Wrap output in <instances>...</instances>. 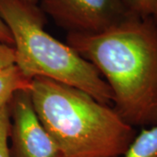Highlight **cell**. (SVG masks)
<instances>
[{"mask_svg": "<svg viewBox=\"0 0 157 157\" xmlns=\"http://www.w3.org/2000/svg\"><path fill=\"white\" fill-rule=\"evenodd\" d=\"M0 17L13 39L15 65L26 78L53 79L113 105L112 91L94 65L45 31V15L38 5L0 0Z\"/></svg>", "mask_w": 157, "mask_h": 157, "instance_id": "3957f363", "label": "cell"}, {"mask_svg": "<svg viewBox=\"0 0 157 157\" xmlns=\"http://www.w3.org/2000/svg\"><path fill=\"white\" fill-rule=\"evenodd\" d=\"M132 14L140 17H152L157 6V0H121Z\"/></svg>", "mask_w": 157, "mask_h": 157, "instance_id": "9c48e42d", "label": "cell"}, {"mask_svg": "<svg viewBox=\"0 0 157 157\" xmlns=\"http://www.w3.org/2000/svg\"><path fill=\"white\" fill-rule=\"evenodd\" d=\"M32 79L26 78L16 65L0 71V108L8 106L19 90H29Z\"/></svg>", "mask_w": 157, "mask_h": 157, "instance_id": "8992f818", "label": "cell"}, {"mask_svg": "<svg viewBox=\"0 0 157 157\" xmlns=\"http://www.w3.org/2000/svg\"><path fill=\"white\" fill-rule=\"evenodd\" d=\"M153 20H154V22L155 24V25H156L157 27V6H156V9H155V13H154V15H153Z\"/></svg>", "mask_w": 157, "mask_h": 157, "instance_id": "7c38bea8", "label": "cell"}, {"mask_svg": "<svg viewBox=\"0 0 157 157\" xmlns=\"http://www.w3.org/2000/svg\"><path fill=\"white\" fill-rule=\"evenodd\" d=\"M11 131L10 104L0 108V157H11L9 147Z\"/></svg>", "mask_w": 157, "mask_h": 157, "instance_id": "ba28073f", "label": "cell"}, {"mask_svg": "<svg viewBox=\"0 0 157 157\" xmlns=\"http://www.w3.org/2000/svg\"><path fill=\"white\" fill-rule=\"evenodd\" d=\"M67 44L101 73L113 109L135 127L157 125V27L132 16L98 34H67Z\"/></svg>", "mask_w": 157, "mask_h": 157, "instance_id": "6da1fadb", "label": "cell"}, {"mask_svg": "<svg viewBox=\"0 0 157 157\" xmlns=\"http://www.w3.org/2000/svg\"><path fill=\"white\" fill-rule=\"evenodd\" d=\"M0 43L11 45L13 47V39L11 32L1 17H0Z\"/></svg>", "mask_w": 157, "mask_h": 157, "instance_id": "8fae6325", "label": "cell"}, {"mask_svg": "<svg viewBox=\"0 0 157 157\" xmlns=\"http://www.w3.org/2000/svg\"><path fill=\"white\" fill-rule=\"evenodd\" d=\"M121 157H157V125L145 128L136 135Z\"/></svg>", "mask_w": 157, "mask_h": 157, "instance_id": "52a82bcc", "label": "cell"}, {"mask_svg": "<svg viewBox=\"0 0 157 157\" xmlns=\"http://www.w3.org/2000/svg\"><path fill=\"white\" fill-rule=\"evenodd\" d=\"M15 65V50L11 45L0 43V71Z\"/></svg>", "mask_w": 157, "mask_h": 157, "instance_id": "30bf717a", "label": "cell"}, {"mask_svg": "<svg viewBox=\"0 0 157 157\" xmlns=\"http://www.w3.org/2000/svg\"><path fill=\"white\" fill-rule=\"evenodd\" d=\"M29 92L61 157H121L136 136L113 107L73 86L37 77Z\"/></svg>", "mask_w": 157, "mask_h": 157, "instance_id": "7a4b0ae2", "label": "cell"}, {"mask_svg": "<svg viewBox=\"0 0 157 157\" xmlns=\"http://www.w3.org/2000/svg\"><path fill=\"white\" fill-rule=\"evenodd\" d=\"M39 8L67 34H98L132 14L121 0H40Z\"/></svg>", "mask_w": 157, "mask_h": 157, "instance_id": "277c9868", "label": "cell"}, {"mask_svg": "<svg viewBox=\"0 0 157 157\" xmlns=\"http://www.w3.org/2000/svg\"><path fill=\"white\" fill-rule=\"evenodd\" d=\"M11 157H61L40 121L29 90L16 92L10 102Z\"/></svg>", "mask_w": 157, "mask_h": 157, "instance_id": "5b68a950", "label": "cell"}, {"mask_svg": "<svg viewBox=\"0 0 157 157\" xmlns=\"http://www.w3.org/2000/svg\"><path fill=\"white\" fill-rule=\"evenodd\" d=\"M26 3H29V4H32V5H38L39 3V0H23Z\"/></svg>", "mask_w": 157, "mask_h": 157, "instance_id": "4fadbf2b", "label": "cell"}]
</instances>
